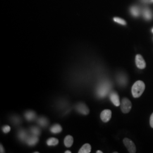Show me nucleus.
Instances as JSON below:
<instances>
[{"instance_id":"1","label":"nucleus","mask_w":153,"mask_h":153,"mask_svg":"<svg viewBox=\"0 0 153 153\" xmlns=\"http://www.w3.org/2000/svg\"><path fill=\"white\" fill-rule=\"evenodd\" d=\"M111 88V84L110 82L105 81L100 83L97 88V93L99 98H104L108 94Z\"/></svg>"},{"instance_id":"6","label":"nucleus","mask_w":153,"mask_h":153,"mask_svg":"<svg viewBox=\"0 0 153 153\" xmlns=\"http://www.w3.org/2000/svg\"><path fill=\"white\" fill-rule=\"evenodd\" d=\"M112 117V112L109 109H104L100 114L101 120L104 123H107L109 121Z\"/></svg>"},{"instance_id":"16","label":"nucleus","mask_w":153,"mask_h":153,"mask_svg":"<svg viewBox=\"0 0 153 153\" xmlns=\"http://www.w3.org/2000/svg\"><path fill=\"white\" fill-rule=\"evenodd\" d=\"M59 143V140L56 138H49L47 141V144L49 146H56Z\"/></svg>"},{"instance_id":"17","label":"nucleus","mask_w":153,"mask_h":153,"mask_svg":"<svg viewBox=\"0 0 153 153\" xmlns=\"http://www.w3.org/2000/svg\"><path fill=\"white\" fill-rule=\"evenodd\" d=\"M117 81L119 83L122 85V86H124L125 85L126 82H127V79L126 78V76L124 75H119V76H117Z\"/></svg>"},{"instance_id":"21","label":"nucleus","mask_w":153,"mask_h":153,"mask_svg":"<svg viewBox=\"0 0 153 153\" xmlns=\"http://www.w3.org/2000/svg\"><path fill=\"white\" fill-rule=\"evenodd\" d=\"M114 21L115 22L119 23V24H120L122 25H126V21H124V19H123L122 18H118V17H115L114 18Z\"/></svg>"},{"instance_id":"27","label":"nucleus","mask_w":153,"mask_h":153,"mask_svg":"<svg viewBox=\"0 0 153 153\" xmlns=\"http://www.w3.org/2000/svg\"><path fill=\"white\" fill-rule=\"evenodd\" d=\"M152 33H153V28L152 29Z\"/></svg>"},{"instance_id":"11","label":"nucleus","mask_w":153,"mask_h":153,"mask_svg":"<svg viewBox=\"0 0 153 153\" xmlns=\"http://www.w3.org/2000/svg\"><path fill=\"white\" fill-rule=\"evenodd\" d=\"M91 146L90 144L88 143H86L83 145L82 146V148L79 149L78 151L79 153H90L91 152Z\"/></svg>"},{"instance_id":"8","label":"nucleus","mask_w":153,"mask_h":153,"mask_svg":"<svg viewBox=\"0 0 153 153\" xmlns=\"http://www.w3.org/2000/svg\"><path fill=\"white\" fill-rule=\"evenodd\" d=\"M110 99L112 103L115 105V106L118 107L120 105V101L119 99V96L117 93L115 91H113L110 94Z\"/></svg>"},{"instance_id":"10","label":"nucleus","mask_w":153,"mask_h":153,"mask_svg":"<svg viewBox=\"0 0 153 153\" xmlns=\"http://www.w3.org/2000/svg\"><path fill=\"white\" fill-rule=\"evenodd\" d=\"M25 117L27 120L31 121L34 120L35 119L36 115L34 111H28L25 112Z\"/></svg>"},{"instance_id":"25","label":"nucleus","mask_w":153,"mask_h":153,"mask_svg":"<svg viewBox=\"0 0 153 153\" xmlns=\"http://www.w3.org/2000/svg\"><path fill=\"white\" fill-rule=\"evenodd\" d=\"M71 151H69V150H67V151H65V153H71Z\"/></svg>"},{"instance_id":"4","label":"nucleus","mask_w":153,"mask_h":153,"mask_svg":"<svg viewBox=\"0 0 153 153\" xmlns=\"http://www.w3.org/2000/svg\"><path fill=\"white\" fill-rule=\"evenodd\" d=\"M123 142L126 148L128 149L129 153H135L136 152V148L134 143L128 138H125L123 140Z\"/></svg>"},{"instance_id":"2","label":"nucleus","mask_w":153,"mask_h":153,"mask_svg":"<svg viewBox=\"0 0 153 153\" xmlns=\"http://www.w3.org/2000/svg\"><path fill=\"white\" fill-rule=\"evenodd\" d=\"M145 88L144 82L141 81H137L135 82L131 88V93L134 98H139L141 97Z\"/></svg>"},{"instance_id":"15","label":"nucleus","mask_w":153,"mask_h":153,"mask_svg":"<svg viewBox=\"0 0 153 153\" xmlns=\"http://www.w3.org/2000/svg\"><path fill=\"white\" fill-rule=\"evenodd\" d=\"M38 123L39 126L43 127H45L48 126V120L44 117H41L38 119Z\"/></svg>"},{"instance_id":"13","label":"nucleus","mask_w":153,"mask_h":153,"mask_svg":"<svg viewBox=\"0 0 153 153\" xmlns=\"http://www.w3.org/2000/svg\"><path fill=\"white\" fill-rule=\"evenodd\" d=\"M73 138L71 136H67L64 139V144L66 147L70 148L73 143Z\"/></svg>"},{"instance_id":"20","label":"nucleus","mask_w":153,"mask_h":153,"mask_svg":"<svg viewBox=\"0 0 153 153\" xmlns=\"http://www.w3.org/2000/svg\"><path fill=\"white\" fill-rule=\"evenodd\" d=\"M131 13L134 16H137L140 14V11L138 9L136 6H133L131 9Z\"/></svg>"},{"instance_id":"23","label":"nucleus","mask_w":153,"mask_h":153,"mask_svg":"<svg viewBox=\"0 0 153 153\" xmlns=\"http://www.w3.org/2000/svg\"><path fill=\"white\" fill-rule=\"evenodd\" d=\"M150 124L152 128H153V113L150 116Z\"/></svg>"},{"instance_id":"12","label":"nucleus","mask_w":153,"mask_h":153,"mask_svg":"<svg viewBox=\"0 0 153 153\" xmlns=\"http://www.w3.org/2000/svg\"><path fill=\"white\" fill-rule=\"evenodd\" d=\"M28 136L27 131L25 129H22L19 131L18 133V137L22 141H26Z\"/></svg>"},{"instance_id":"22","label":"nucleus","mask_w":153,"mask_h":153,"mask_svg":"<svg viewBox=\"0 0 153 153\" xmlns=\"http://www.w3.org/2000/svg\"><path fill=\"white\" fill-rule=\"evenodd\" d=\"M10 129H11V128L9 126H4L2 128V131H4V133H7L8 132H9L10 131Z\"/></svg>"},{"instance_id":"3","label":"nucleus","mask_w":153,"mask_h":153,"mask_svg":"<svg viewBox=\"0 0 153 153\" xmlns=\"http://www.w3.org/2000/svg\"><path fill=\"white\" fill-rule=\"evenodd\" d=\"M121 109L124 114L130 112L131 108V102L127 98H123L121 102Z\"/></svg>"},{"instance_id":"24","label":"nucleus","mask_w":153,"mask_h":153,"mask_svg":"<svg viewBox=\"0 0 153 153\" xmlns=\"http://www.w3.org/2000/svg\"><path fill=\"white\" fill-rule=\"evenodd\" d=\"M0 148H1V149H0V153H4V152H4V149L3 146H2V145H0Z\"/></svg>"},{"instance_id":"26","label":"nucleus","mask_w":153,"mask_h":153,"mask_svg":"<svg viewBox=\"0 0 153 153\" xmlns=\"http://www.w3.org/2000/svg\"><path fill=\"white\" fill-rule=\"evenodd\" d=\"M97 153H103V152H102V151H100V150H98V151L97 152Z\"/></svg>"},{"instance_id":"18","label":"nucleus","mask_w":153,"mask_h":153,"mask_svg":"<svg viewBox=\"0 0 153 153\" xmlns=\"http://www.w3.org/2000/svg\"><path fill=\"white\" fill-rule=\"evenodd\" d=\"M30 131L33 135H35L36 136H38L39 135H40V129L37 127H35V126L31 127L30 129Z\"/></svg>"},{"instance_id":"9","label":"nucleus","mask_w":153,"mask_h":153,"mask_svg":"<svg viewBox=\"0 0 153 153\" xmlns=\"http://www.w3.org/2000/svg\"><path fill=\"white\" fill-rule=\"evenodd\" d=\"M39 141V138L38 136L33 135L31 136H28L27 140H26V142L29 146H33L36 145Z\"/></svg>"},{"instance_id":"5","label":"nucleus","mask_w":153,"mask_h":153,"mask_svg":"<svg viewBox=\"0 0 153 153\" xmlns=\"http://www.w3.org/2000/svg\"><path fill=\"white\" fill-rule=\"evenodd\" d=\"M76 111L82 115H87L89 113V109L87 105L83 103H79L76 106Z\"/></svg>"},{"instance_id":"19","label":"nucleus","mask_w":153,"mask_h":153,"mask_svg":"<svg viewBox=\"0 0 153 153\" xmlns=\"http://www.w3.org/2000/svg\"><path fill=\"white\" fill-rule=\"evenodd\" d=\"M143 16L146 19H150L153 16L152 14V12L150 11L149 9H146V10H144Z\"/></svg>"},{"instance_id":"7","label":"nucleus","mask_w":153,"mask_h":153,"mask_svg":"<svg viewBox=\"0 0 153 153\" xmlns=\"http://www.w3.org/2000/svg\"><path fill=\"white\" fill-rule=\"evenodd\" d=\"M136 64L137 68L140 69H143L146 67L145 61L141 55H137L136 56Z\"/></svg>"},{"instance_id":"14","label":"nucleus","mask_w":153,"mask_h":153,"mask_svg":"<svg viewBox=\"0 0 153 153\" xmlns=\"http://www.w3.org/2000/svg\"><path fill=\"white\" fill-rule=\"evenodd\" d=\"M62 127L60 125H59L58 124H56L53 125L50 129L52 133H55V134L60 133V132L62 131Z\"/></svg>"}]
</instances>
